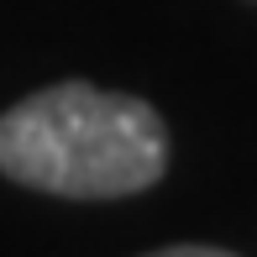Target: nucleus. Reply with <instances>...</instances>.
I'll list each match as a JSON object with an SVG mask.
<instances>
[{"label": "nucleus", "mask_w": 257, "mask_h": 257, "mask_svg": "<svg viewBox=\"0 0 257 257\" xmlns=\"http://www.w3.org/2000/svg\"><path fill=\"white\" fill-rule=\"evenodd\" d=\"M168 168L163 115L137 95L53 84L0 115V173L63 200L142 194Z\"/></svg>", "instance_id": "1"}, {"label": "nucleus", "mask_w": 257, "mask_h": 257, "mask_svg": "<svg viewBox=\"0 0 257 257\" xmlns=\"http://www.w3.org/2000/svg\"><path fill=\"white\" fill-rule=\"evenodd\" d=\"M147 257H236L226 247H163V252H147Z\"/></svg>", "instance_id": "2"}]
</instances>
